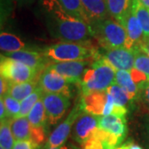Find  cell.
<instances>
[{
    "instance_id": "obj_1",
    "label": "cell",
    "mask_w": 149,
    "mask_h": 149,
    "mask_svg": "<svg viewBox=\"0 0 149 149\" xmlns=\"http://www.w3.org/2000/svg\"><path fill=\"white\" fill-rule=\"evenodd\" d=\"M41 11L49 33L61 42H90L94 37L86 22L69 14L58 0H41Z\"/></svg>"
},
{
    "instance_id": "obj_2",
    "label": "cell",
    "mask_w": 149,
    "mask_h": 149,
    "mask_svg": "<svg viewBox=\"0 0 149 149\" xmlns=\"http://www.w3.org/2000/svg\"><path fill=\"white\" fill-rule=\"evenodd\" d=\"M116 70L100 56H98L85 70L79 87L82 95L96 91H106L115 83Z\"/></svg>"
},
{
    "instance_id": "obj_3",
    "label": "cell",
    "mask_w": 149,
    "mask_h": 149,
    "mask_svg": "<svg viewBox=\"0 0 149 149\" xmlns=\"http://www.w3.org/2000/svg\"><path fill=\"white\" fill-rule=\"evenodd\" d=\"M89 42H61L50 45L42 51L49 63L72 61L95 60L98 52L85 44Z\"/></svg>"
},
{
    "instance_id": "obj_4",
    "label": "cell",
    "mask_w": 149,
    "mask_h": 149,
    "mask_svg": "<svg viewBox=\"0 0 149 149\" xmlns=\"http://www.w3.org/2000/svg\"><path fill=\"white\" fill-rule=\"evenodd\" d=\"M94 37L103 49L126 47L128 35L125 28L116 20L108 17L91 25Z\"/></svg>"
},
{
    "instance_id": "obj_5",
    "label": "cell",
    "mask_w": 149,
    "mask_h": 149,
    "mask_svg": "<svg viewBox=\"0 0 149 149\" xmlns=\"http://www.w3.org/2000/svg\"><path fill=\"white\" fill-rule=\"evenodd\" d=\"M40 72L20 61L7 57L1 54L0 74L11 83H24L38 79Z\"/></svg>"
},
{
    "instance_id": "obj_6",
    "label": "cell",
    "mask_w": 149,
    "mask_h": 149,
    "mask_svg": "<svg viewBox=\"0 0 149 149\" xmlns=\"http://www.w3.org/2000/svg\"><path fill=\"white\" fill-rule=\"evenodd\" d=\"M84 111L85 110L83 109L80 100L74 104L73 109L70 110V113L67 115V117L65 118L64 121L61 123L58 126L54 129L53 132L50 134L47 143L43 146V148H56V147H59L65 143L68 139L70 133L72 131L74 124Z\"/></svg>"
},
{
    "instance_id": "obj_7",
    "label": "cell",
    "mask_w": 149,
    "mask_h": 149,
    "mask_svg": "<svg viewBox=\"0 0 149 149\" xmlns=\"http://www.w3.org/2000/svg\"><path fill=\"white\" fill-rule=\"evenodd\" d=\"M74 85H75L66 80L61 74L47 68L40 74L38 78V86L44 92L62 94L70 98L73 95Z\"/></svg>"
},
{
    "instance_id": "obj_8",
    "label": "cell",
    "mask_w": 149,
    "mask_h": 149,
    "mask_svg": "<svg viewBox=\"0 0 149 149\" xmlns=\"http://www.w3.org/2000/svg\"><path fill=\"white\" fill-rule=\"evenodd\" d=\"M70 98L62 94L44 92L42 100L50 125H56L64 117L70 106Z\"/></svg>"
},
{
    "instance_id": "obj_9",
    "label": "cell",
    "mask_w": 149,
    "mask_h": 149,
    "mask_svg": "<svg viewBox=\"0 0 149 149\" xmlns=\"http://www.w3.org/2000/svg\"><path fill=\"white\" fill-rule=\"evenodd\" d=\"M91 65L90 60L61 61L51 63L46 68L61 74L70 82L79 86L85 70L90 67Z\"/></svg>"
},
{
    "instance_id": "obj_10",
    "label": "cell",
    "mask_w": 149,
    "mask_h": 149,
    "mask_svg": "<svg viewBox=\"0 0 149 149\" xmlns=\"http://www.w3.org/2000/svg\"><path fill=\"white\" fill-rule=\"evenodd\" d=\"M100 56L115 70H130L134 67V52L126 47L103 49Z\"/></svg>"
},
{
    "instance_id": "obj_11",
    "label": "cell",
    "mask_w": 149,
    "mask_h": 149,
    "mask_svg": "<svg viewBox=\"0 0 149 149\" xmlns=\"http://www.w3.org/2000/svg\"><path fill=\"white\" fill-rule=\"evenodd\" d=\"M98 118L99 116L93 115L88 112H83L72 128V139L77 143L83 146L91 139L96 128H98Z\"/></svg>"
},
{
    "instance_id": "obj_12",
    "label": "cell",
    "mask_w": 149,
    "mask_h": 149,
    "mask_svg": "<svg viewBox=\"0 0 149 149\" xmlns=\"http://www.w3.org/2000/svg\"><path fill=\"white\" fill-rule=\"evenodd\" d=\"M3 56L15 61H20L32 69L42 73L48 65L50 64L42 52H37L31 50H22L14 52L3 53Z\"/></svg>"
},
{
    "instance_id": "obj_13",
    "label": "cell",
    "mask_w": 149,
    "mask_h": 149,
    "mask_svg": "<svg viewBox=\"0 0 149 149\" xmlns=\"http://www.w3.org/2000/svg\"><path fill=\"white\" fill-rule=\"evenodd\" d=\"M109 98V95L107 91H96L81 96L80 102L85 111L95 116H103Z\"/></svg>"
},
{
    "instance_id": "obj_14",
    "label": "cell",
    "mask_w": 149,
    "mask_h": 149,
    "mask_svg": "<svg viewBox=\"0 0 149 149\" xmlns=\"http://www.w3.org/2000/svg\"><path fill=\"white\" fill-rule=\"evenodd\" d=\"M98 128L115 135L122 143L126 138L128 133L125 116H118L114 114L99 116Z\"/></svg>"
},
{
    "instance_id": "obj_15",
    "label": "cell",
    "mask_w": 149,
    "mask_h": 149,
    "mask_svg": "<svg viewBox=\"0 0 149 149\" xmlns=\"http://www.w3.org/2000/svg\"><path fill=\"white\" fill-rule=\"evenodd\" d=\"M125 28L128 35V49L139 47L145 39L143 28L133 11L131 9L123 21L120 23Z\"/></svg>"
},
{
    "instance_id": "obj_16",
    "label": "cell",
    "mask_w": 149,
    "mask_h": 149,
    "mask_svg": "<svg viewBox=\"0 0 149 149\" xmlns=\"http://www.w3.org/2000/svg\"><path fill=\"white\" fill-rule=\"evenodd\" d=\"M85 13L89 18L90 24L93 25L98 22L108 18L109 15L107 10L106 0H80Z\"/></svg>"
},
{
    "instance_id": "obj_17",
    "label": "cell",
    "mask_w": 149,
    "mask_h": 149,
    "mask_svg": "<svg viewBox=\"0 0 149 149\" xmlns=\"http://www.w3.org/2000/svg\"><path fill=\"white\" fill-rule=\"evenodd\" d=\"M10 127L15 142L32 139L33 128L27 117L10 118Z\"/></svg>"
},
{
    "instance_id": "obj_18",
    "label": "cell",
    "mask_w": 149,
    "mask_h": 149,
    "mask_svg": "<svg viewBox=\"0 0 149 149\" xmlns=\"http://www.w3.org/2000/svg\"><path fill=\"white\" fill-rule=\"evenodd\" d=\"M133 0H106L107 10L113 19L121 23L132 9Z\"/></svg>"
},
{
    "instance_id": "obj_19",
    "label": "cell",
    "mask_w": 149,
    "mask_h": 149,
    "mask_svg": "<svg viewBox=\"0 0 149 149\" xmlns=\"http://www.w3.org/2000/svg\"><path fill=\"white\" fill-rule=\"evenodd\" d=\"M38 79L24 83H11L9 91L7 95H9L18 101H22L27 96L38 88Z\"/></svg>"
},
{
    "instance_id": "obj_20",
    "label": "cell",
    "mask_w": 149,
    "mask_h": 149,
    "mask_svg": "<svg viewBox=\"0 0 149 149\" xmlns=\"http://www.w3.org/2000/svg\"><path fill=\"white\" fill-rule=\"evenodd\" d=\"M0 49L3 53L14 52L22 50H26L27 46L16 35L2 32L0 34Z\"/></svg>"
},
{
    "instance_id": "obj_21",
    "label": "cell",
    "mask_w": 149,
    "mask_h": 149,
    "mask_svg": "<svg viewBox=\"0 0 149 149\" xmlns=\"http://www.w3.org/2000/svg\"><path fill=\"white\" fill-rule=\"evenodd\" d=\"M27 119L32 128H44L48 121L46 109L43 104L42 98L36 103L31 112L27 115Z\"/></svg>"
},
{
    "instance_id": "obj_22",
    "label": "cell",
    "mask_w": 149,
    "mask_h": 149,
    "mask_svg": "<svg viewBox=\"0 0 149 149\" xmlns=\"http://www.w3.org/2000/svg\"><path fill=\"white\" fill-rule=\"evenodd\" d=\"M115 83L127 91L133 100H135L140 94L139 88L135 85L129 70H116Z\"/></svg>"
},
{
    "instance_id": "obj_23",
    "label": "cell",
    "mask_w": 149,
    "mask_h": 149,
    "mask_svg": "<svg viewBox=\"0 0 149 149\" xmlns=\"http://www.w3.org/2000/svg\"><path fill=\"white\" fill-rule=\"evenodd\" d=\"M58 2L65 10L71 16L85 22L91 26L89 18L85 13L84 7L80 0H58Z\"/></svg>"
},
{
    "instance_id": "obj_24",
    "label": "cell",
    "mask_w": 149,
    "mask_h": 149,
    "mask_svg": "<svg viewBox=\"0 0 149 149\" xmlns=\"http://www.w3.org/2000/svg\"><path fill=\"white\" fill-rule=\"evenodd\" d=\"M132 10L143 28L144 36L149 37V10L141 3L140 0H133Z\"/></svg>"
},
{
    "instance_id": "obj_25",
    "label": "cell",
    "mask_w": 149,
    "mask_h": 149,
    "mask_svg": "<svg viewBox=\"0 0 149 149\" xmlns=\"http://www.w3.org/2000/svg\"><path fill=\"white\" fill-rule=\"evenodd\" d=\"M106 91L109 95H111L114 104L117 105L126 107L128 109L129 104H131V101L133 100V98L128 92L116 83L110 85Z\"/></svg>"
},
{
    "instance_id": "obj_26",
    "label": "cell",
    "mask_w": 149,
    "mask_h": 149,
    "mask_svg": "<svg viewBox=\"0 0 149 149\" xmlns=\"http://www.w3.org/2000/svg\"><path fill=\"white\" fill-rule=\"evenodd\" d=\"M43 94H44V91L40 87H38L30 95H28L26 99H24L22 101H21V109L16 118L27 117V115L29 114L32 108L36 104V103L42 98Z\"/></svg>"
},
{
    "instance_id": "obj_27",
    "label": "cell",
    "mask_w": 149,
    "mask_h": 149,
    "mask_svg": "<svg viewBox=\"0 0 149 149\" xmlns=\"http://www.w3.org/2000/svg\"><path fill=\"white\" fill-rule=\"evenodd\" d=\"M15 140L10 127V118L1 121L0 125V143L4 149H13Z\"/></svg>"
},
{
    "instance_id": "obj_28",
    "label": "cell",
    "mask_w": 149,
    "mask_h": 149,
    "mask_svg": "<svg viewBox=\"0 0 149 149\" xmlns=\"http://www.w3.org/2000/svg\"><path fill=\"white\" fill-rule=\"evenodd\" d=\"M134 52V67L143 73L149 82V56L143 52L140 48H133Z\"/></svg>"
},
{
    "instance_id": "obj_29",
    "label": "cell",
    "mask_w": 149,
    "mask_h": 149,
    "mask_svg": "<svg viewBox=\"0 0 149 149\" xmlns=\"http://www.w3.org/2000/svg\"><path fill=\"white\" fill-rule=\"evenodd\" d=\"M1 98L4 102L8 118H15L21 109V102L15 100L9 95H5Z\"/></svg>"
},
{
    "instance_id": "obj_30",
    "label": "cell",
    "mask_w": 149,
    "mask_h": 149,
    "mask_svg": "<svg viewBox=\"0 0 149 149\" xmlns=\"http://www.w3.org/2000/svg\"><path fill=\"white\" fill-rule=\"evenodd\" d=\"M129 72L131 74V76L133 78V80L134 81L135 85H137V87L139 88V91L141 93L142 91L149 83L147 76L143 73H142L141 71H139V70L136 69L135 67H133V69L130 70Z\"/></svg>"
},
{
    "instance_id": "obj_31",
    "label": "cell",
    "mask_w": 149,
    "mask_h": 149,
    "mask_svg": "<svg viewBox=\"0 0 149 149\" xmlns=\"http://www.w3.org/2000/svg\"><path fill=\"white\" fill-rule=\"evenodd\" d=\"M140 127L142 139L145 144V147L147 149H149V113H146L141 118Z\"/></svg>"
},
{
    "instance_id": "obj_32",
    "label": "cell",
    "mask_w": 149,
    "mask_h": 149,
    "mask_svg": "<svg viewBox=\"0 0 149 149\" xmlns=\"http://www.w3.org/2000/svg\"><path fill=\"white\" fill-rule=\"evenodd\" d=\"M13 149H42V145L34 143L32 140L17 141L14 143Z\"/></svg>"
},
{
    "instance_id": "obj_33",
    "label": "cell",
    "mask_w": 149,
    "mask_h": 149,
    "mask_svg": "<svg viewBox=\"0 0 149 149\" xmlns=\"http://www.w3.org/2000/svg\"><path fill=\"white\" fill-rule=\"evenodd\" d=\"M10 81H8V80H6L5 78L1 76V78H0V95H1V97H3V96H4L8 94V92L9 91V88H10Z\"/></svg>"
},
{
    "instance_id": "obj_34",
    "label": "cell",
    "mask_w": 149,
    "mask_h": 149,
    "mask_svg": "<svg viewBox=\"0 0 149 149\" xmlns=\"http://www.w3.org/2000/svg\"><path fill=\"white\" fill-rule=\"evenodd\" d=\"M123 149H143L142 146L134 143L133 140H128L120 146Z\"/></svg>"
},
{
    "instance_id": "obj_35",
    "label": "cell",
    "mask_w": 149,
    "mask_h": 149,
    "mask_svg": "<svg viewBox=\"0 0 149 149\" xmlns=\"http://www.w3.org/2000/svg\"><path fill=\"white\" fill-rule=\"evenodd\" d=\"M0 120H5V119H8V113H7V109H6L5 104L3 100L1 98L0 100Z\"/></svg>"
},
{
    "instance_id": "obj_36",
    "label": "cell",
    "mask_w": 149,
    "mask_h": 149,
    "mask_svg": "<svg viewBox=\"0 0 149 149\" xmlns=\"http://www.w3.org/2000/svg\"><path fill=\"white\" fill-rule=\"evenodd\" d=\"M42 149H80L78 147H76L75 145H74L71 143H65L61 146L59 147H56V148H43Z\"/></svg>"
},
{
    "instance_id": "obj_37",
    "label": "cell",
    "mask_w": 149,
    "mask_h": 149,
    "mask_svg": "<svg viewBox=\"0 0 149 149\" xmlns=\"http://www.w3.org/2000/svg\"><path fill=\"white\" fill-rule=\"evenodd\" d=\"M139 48H140L143 52H144L148 56H149V37H145L144 41L139 46Z\"/></svg>"
},
{
    "instance_id": "obj_38",
    "label": "cell",
    "mask_w": 149,
    "mask_h": 149,
    "mask_svg": "<svg viewBox=\"0 0 149 149\" xmlns=\"http://www.w3.org/2000/svg\"><path fill=\"white\" fill-rule=\"evenodd\" d=\"M142 95L143 97L144 100L146 101V103L149 105V83L147 85V86L144 88L143 90L142 91Z\"/></svg>"
},
{
    "instance_id": "obj_39",
    "label": "cell",
    "mask_w": 149,
    "mask_h": 149,
    "mask_svg": "<svg viewBox=\"0 0 149 149\" xmlns=\"http://www.w3.org/2000/svg\"><path fill=\"white\" fill-rule=\"evenodd\" d=\"M14 2H16L17 3L20 4V5H24V4H29L33 3L35 0H13Z\"/></svg>"
},
{
    "instance_id": "obj_40",
    "label": "cell",
    "mask_w": 149,
    "mask_h": 149,
    "mask_svg": "<svg viewBox=\"0 0 149 149\" xmlns=\"http://www.w3.org/2000/svg\"><path fill=\"white\" fill-rule=\"evenodd\" d=\"M141 3L149 10V0H140Z\"/></svg>"
},
{
    "instance_id": "obj_41",
    "label": "cell",
    "mask_w": 149,
    "mask_h": 149,
    "mask_svg": "<svg viewBox=\"0 0 149 149\" xmlns=\"http://www.w3.org/2000/svg\"><path fill=\"white\" fill-rule=\"evenodd\" d=\"M115 149H123L121 147H118V148H115Z\"/></svg>"
},
{
    "instance_id": "obj_42",
    "label": "cell",
    "mask_w": 149,
    "mask_h": 149,
    "mask_svg": "<svg viewBox=\"0 0 149 149\" xmlns=\"http://www.w3.org/2000/svg\"><path fill=\"white\" fill-rule=\"evenodd\" d=\"M0 149H4L3 148H2V147H0Z\"/></svg>"
}]
</instances>
